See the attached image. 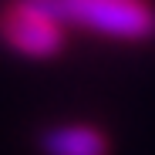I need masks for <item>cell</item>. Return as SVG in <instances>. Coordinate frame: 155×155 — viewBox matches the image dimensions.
Listing matches in <instances>:
<instances>
[{"label":"cell","mask_w":155,"mask_h":155,"mask_svg":"<svg viewBox=\"0 0 155 155\" xmlns=\"http://www.w3.org/2000/svg\"><path fill=\"white\" fill-rule=\"evenodd\" d=\"M47 4L61 24H81L88 31L121 41L155 37V10L145 0H47Z\"/></svg>","instance_id":"6da1fadb"},{"label":"cell","mask_w":155,"mask_h":155,"mask_svg":"<svg viewBox=\"0 0 155 155\" xmlns=\"http://www.w3.org/2000/svg\"><path fill=\"white\" fill-rule=\"evenodd\" d=\"M0 41L27 58H51L64 47V24L47 0H10L0 10Z\"/></svg>","instance_id":"7a4b0ae2"},{"label":"cell","mask_w":155,"mask_h":155,"mask_svg":"<svg viewBox=\"0 0 155 155\" xmlns=\"http://www.w3.org/2000/svg\"><path fill=\"white\" fill-rule=\"evenodd\" d=\"M41 148L47 155H108V138L91 125H68L51 128L41 138Z\"/></svg>","instance_id":"3957f363"}]
</instances>
